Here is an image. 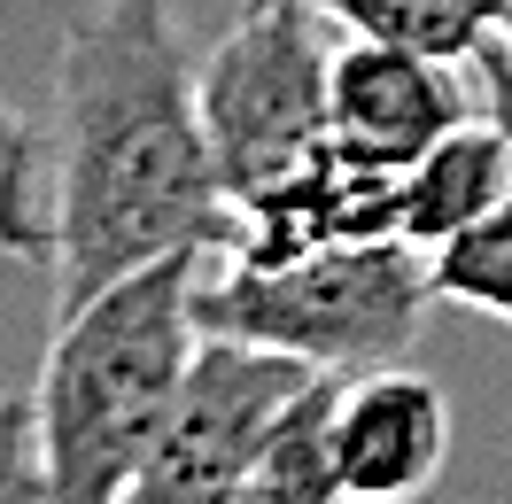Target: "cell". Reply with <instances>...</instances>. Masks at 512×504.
Returning <instances> with one entry per match:
<instances>
[{
  "label": "cell",
  "instance_id": "1",
  "mask_svg": "<svg viewBox=\"0 0 512 504\" xmlns=\"http://www.w3.org/2000/svg\"><path fill=\"white\" fill-rule=\"evenodd\" d=\"M55 311L163 256H225L233 202L194 101L179 0H94L55 47Z\"/></svg>",
  "mask_w": 512,
  "mask_h": 504
},
{
  "label": "cell",
  "instance_id": "2",
  "mask_svg": "<svg viewBox=\"0 0 512 504\" xmlns=\"http://www.w3.org/2000/svg\"><path fill=\"white\" fill-rule=\"evenodd\" d=\"M210 256H163L132 280L55 311L47 357L32 380L39 504H117L140 473L148 442L179 404L202 326L194 280Z\"/></svg>",
  "mask_w": 512,
  "mask_h": 504
},
{
  "label": "cell",
  "instance_id": "3",
  "mask_svg": "<svg viewBox=\"0 0 512 504\" xmlns=\"http://www.w3.org/2000/svg\"><path fill=\"white\" fill-rule=\"evenodd\" d=\"M427 256L412 241H319V249L241 264L210 256L194 280V326L218 342L295 357L303 373L404 365L427 326Z\"/></svg>",
  "mask_w": 512,
  "mask_h": 504
},
{
  "label": "cell",
  "instance_id": "4",
  "mask_svg": "<svg viewBox=\"0 0 512 504\" xmlns=\"http://www.w3.org/2000/svg\"><path fill=\"white\" fill-rule=\"evenodd\" d=\"M202 132L225 202L241 210L326 148V16L288 0H241L233 32L194 63Z\"/></svg>",
  "mask_w": 512,
  "mask_h": 504
},
{
  "label": "cell",
  "instance_id": "5",
  "mask_svg": "<svg viewBox=\"0 0 512 504\" xmlns=\"http://www.w3.org/2000/svg\"><path fill=\"white\" fill-rule=\"evenodd\" d=\"M303 380L311 373L295 357L202 334L187 380H179V404L117 504H225L264 458V442L280 427V411L303 396Z\"/></svg>",
  "mask_w": 512,
  "mask_h": 504
},
{
  "label": "cell",
  "instance_id": "6",
  "mask_svg": "<svg viewBox=\"0 0 512 504\" xmlns=\"http://www.w3.org/2000/svg\"><path fill=\"white\" fill-rule=\"evenodd\" d=\"M466 117H481L474 63L388 47V39H357V32L342 47H326V140L350 163L404 171Z\"/></svg>",
  "mask_w": 512,
  "mask_h": 504
},
{
  "label": "cell",
  "instance_id": "7",
  "mask_svg": "<svg viewBox=\"0 0 512 504\" xmlns=\"http://www.w3.org/2000/svg\"><path fill=\"white\" fill-rule=\"evenodd\" d=\"M326 466L342 504H419L450 466V404L412 365L334 373L326 396Z\"/></svg>",
  "mask_w": 512,
  "mask_h": 504
},
{
  "label": "cell",
  "instance_id": "8",
  "mask_svg": "<svg viewBox=\"0 0 512 504\" xmlns=\"http://www.w3.org/2000/svg\"><path fill=\"white\" fill-rule=\"evenodd\" d=\"M505 194H512V132L481 109L396 171V241H412L427 256L474 218H489Z\"/></svg>",
  "mask_w": 512,
  "mask_h": 504
},
{
  "label": "cell",
  "instance_id": "9",
  "mask_svg": "<svg viewBox=\"0 0 512 504\" xmlns=\"http://www.w3.org/2000/svg\"><path fill=\"white\" fill-rule=\"evenodd\" d=\"M288 8H311V16H326V24H342L357 39L450 55V63H474V47L505 16V0H288Z\"/></svg>",
  "mask_w": 512,
  "mask_h": 504
},
{
  "label": "cell",
  "instance_id": "10",
  "mask_svg": "<svg viewBox=\"0 0 512 504\" xmlns=\"http://www.w3.org/2000/svg\"><path fill=\"white\" fill-rule=\"evenodd\" d=\"M326 396H334V373L303 380V396L280 411L264 458L249 466V481H241L225 504H342L334 466H326Z\"/></svg>",
  "mask_w": 512,
  "mask_h": 504
},
{
  "label": "cell",
  "instance_id": "11",
  "mask_svg": "<svg viewBox=\"0 0 512 504\" xmlns=\"http://www.w3.org/2000/svg\"><path fill=\"white\" fill-rule=\"evenodd\" d=\"M427 287L450 311L512 326V194L489 218H474L466 233H450L443 249H427Z\"/></svg>",
  "mask_w": 512,
  "mask_h": 504
},
{
  "label": "cell",
  "instance_id": "12",
  "mask_svg": "<svg viewBox=\"0 0 512 504\" xmlns=\"http://www.w3.org/2000/svg\"><path fill=\"white\" fill-rule=\"evenodd\" d=\"M0 256L47 272L55 256V218H47V140H39L8 101H0Z\"/></svg>",
  "mask_w": 512,
  "mask_h": 504
},
{
  "label": "cell",
  "instance_id": "13",
  "mask_svg": "<svg viewBox=\"0 0 512 504\" xmlns=\"http://www.w3.org/2000/svg\"><path fill=\"white\" fill-rule=\"evenodd\" d=\"M0 504H39L32 396H16V388H0Z\"/></svg>",
  "mask_w": 512,
  "mask_h": 504
},
{
  "label": "cell",
  "instance_id": "14",
  "mask_svg": "<svg viewBox=\"0 0 512 504\" xmlns=\"http://www.w3.org/2000/svg\"><path fill=\"white\" fill-rule=\"evenodd\" d=\"M474 78H481V109H489V117L512 132V70L497 63V47H489V39L474 47Z\"/></svg>",
  "mask_w": 512,
  "mask_h": 504
},
{
  "label": "cell",
  "instance_id": "15",
  "mask_svg": "<svg viewBox=\"0 0 512 504\" xmlns=\"http://www.w3.org/2000/svg\"><path fill=\"white\" fill-rule=\"evenodd\" d=\"M489 47H497V63L512 70V0H505V16H497V32H489Z\"/></svg>",
  "mask_w": 512,
  "mask_h": 504
}]
</instances>
